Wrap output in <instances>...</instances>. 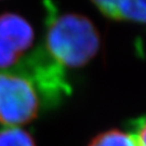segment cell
<instances>
[{
  "label": "cell",
  "instance_id": "1",
  "mask_svg": "<svg viewBox=\"0 0 146 146\" xmlns=\"http://www.w3.org/2000/svg\"><path fill=\"white\" fill-rule=\"evenodd\" d=\"M47 26V50L60 66L81 67L99 52L100 35L88 17L76 13H52Z\"/></svg>",
  "mask_w": 146,
  "mask_h": 146
},
{
  "label": "cell",
  "instance_id": "2",
  "mask_svg": "<svg viewBox=\"0 0 146 146\" xmlns=\"http://www.w3.org/2000/svg\"><path fill=\"white\" fill-rule=\"evenodd\" d=\"M39 98L29 78L0 73V123L9 127L31 122L39 110Z\"/></svg>",
  "mask_w": 146,
  "mask_h": 146
},
{
  "label": "cell",
  "instance_id": "3",
  "mask_svg": "<svg viewBox=\"0 0 146 146\" xmlns=\"http://www.w3.org/2000/svg\"><path fill=\"white\" fill-rule=\"evenodd\" d=\"M34 31L29 23L13 13L0 15V68L14 65L21 55L29 49Z\"/></svg>",
  "mask_w": 146,
  "mask_h": 146
},
{
  "label": "cell",
  "instance_id": "4",
  "mask_svg": "<svg viewBox=\"0 0 146 146\" xmlns=\"http://www.w3.org/2000/svg\"><path fill=\"white\" fill-rule=\"evenodd\" d=\"M105 16L118 21L146 23V0H91Z\"/></svg>",
  "mask_w": 146,
  "mask_h": 146
},
{
  "label": "cell",
  "instance_id": "5",
  "mask_svg": "<svg viewBox=\"0 0 146 146\" xmlns=\"http://www.w3.org/2000/svg\"><path fill=\"white\" fill-rule=\"evenodd\" d=\"M88 146H137L134 136L113 129L102 132L92 139Z\"/></svg>",
  "mask_w": 146,
  "mask_h": 146
},
{
  "label": "cell",
  "instance_id": "6",
  "mask_svg": "<svg viewBox=\"0 0 146 146\" xmlns=\"http://www.w3.org/2000/svg\"><path fill=\"white\" fill-rule=\"evenodd\" d=\"M0 146H36V143L27 131L10 127L0 131Z\"/></svg>",
  "mask_w": 146,
  "mask_h": 146
},
{
  "label": "cell",
  "instance_id": "7",
  "mask_svg": "<svg viewBox=\"0 0 146 146\" xmlns=\"http://www.w3.org/2000/svg\"><path fill=\"white\" fill-rule=\"evenodd\" d=\"M134 136L137 146H146V122H144Z\"/></svg>",
  "mask_w": 146,
  "mask_h": 146
}]
</instances>
